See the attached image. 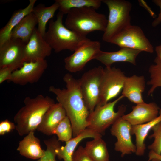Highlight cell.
I'll use <instances>...</instances> for the list:
<instances>
[{
  "label": "cell",
  "mask_w": 161,
  "mask_h": 161,
  "mask_svg": "<svg viewBox=\"0 0 161 161\" xmlns=\"http://www.w3.org/2000/svg\"><path fill=\"white\" fill-rule=\"evenodd\" d=\"M73 129L70 121L66 116L59 124L53 132L59 141L66 142L72 138Z\"/></svg>",
  "instance_id": "28"
},
{
  "label": "cell",
  "mask_w": 161,
  "mask_h": 161,
  "mask_svg": "<svg viewBox=\"0 0 161 161\" xmlns=\"http://www.w3.org/2000/svg\"><path fill=\"white\" fill-rule=\"evenodd\" d=\"M153 133L149 136V138L154 139L153 143L148 146L150 152L157 155L161 154V121L152 129Z\"/></svg>",
  "instance_id": "30"
},
{
  "label": "cell",
  "mask_w": 161,
  "mask_h": 161,
  "mask_svg": "<svg viewBox=\"0 0 161 161\" xmlns=\"http://www.w3.org/2000/svg\"><path fill=\"white\" fill-rule=\"evenodd\" d=\"M141 51L128 48H122L116 51L106 52L100 50L95 59L98 60L106 66L110 67L114 63L123 62L136 64V60Z\"/></svg>",
  "instance_id": "16"
},
{
  "label": "cell",
  "mask_w": 161,
  "mask_h": 161,
  "mask_svg": "<svg viewBox=\"0 0 161 161\" xmlns=\"http://www.w3.org/2000/svg\"><path fill=\"white\" fill-rule=\"evenodd\" d=\"M103 69L95 67L85 72L79 79L81 92L90 113L100 101L101 84Z\"/></svg>",
  "instance_id": "7"
},
{
  "label": "cell",
  "mask_w": 161,
  "mask_h": 161,
  "mask_svg": "<svg viewBox=\"0 0 161 161\" xmlns=\"http://www.w3.org/2000/svg\"><path fill=\"white\" fill-rule=\"evenodd\" d=\"M159 115L153 120L141 124L131 125V135H134L136 137L135 154L141 156L144 155L146 149L145 140L149 132L158 123L161 121V109L159 112Z\"/></svg>",
  "instance_id": "21"
},
{
  "label": "cell",
  "mask_w": 161,
  "mask_h": 161,
  "mask_svg": "<svg viewBox=\"0 0 161 161\" xmlns=\"http://www.w3.org/2000/svg\"><path fill=\"white\" fill-rule=\"evenodd\" d=\"M66 88L61 89L53 86L49 91L54 94L58 103L64 109L72 128L73 136H77L87 128V121L90 112L86 106L80 88L79 79L69 73L63 78Z\"/></svg>",
  "instance_id": "1"
},
{
  "label": "cell",
  "mask_w": 161,
  "mask_h": 161,
  "mask_svg": "<svg viewBox=\"0 0 161 161\" xmlns=\"http://www.w3.org/2000/svg\"><path fill=\"white\" fill-rule=\"evenodd\" d=\"M59 7L58 4L55 1L49 7H46L44 4H40L34 7L32 12L38 21V29L43 37L46 32L47 24L53 17Z\"/></svg>",
  "instance_id": "25"
},
{
  "label": "cell",
  "mask_w": 161,
  "mask_h": 161,
  "mask_svg": "<svg viewBox=\"0 0 161 161\" xmlns=\"http://www.w3.org/2000/svg\"><path fill=\"white\" fill-rule=\"evenodd\" d=\"M91 7L71 9L67 14L65 26L82 36L95 31L104 32L107 24L106 15Z\"/></svg>",
  "instance_id": "4"
},
{
  "label": "cell",
  "mask_w": 161,
  "mask_h": 161,
  "mask_svg": "<svg viewBox=\"0 0 161 161\" xmlns=\"http://www.w3.org/2000/svg\"><path fill=\"white\" fill-rule=\"evenodd\" d=\"M52 50L38 28L36 27L29 42L26 45L25 61H35L39 60L45 59L46 57L51 55Z\"/></svg>",
  "instance_id": "14"
},
{
  "label": "cell",
  "mask_w": 161,
  "mask_h": 161,
  "mask_svg": "<svg viewBox=\"0 0 161 161\" xmlns=\"http://www.w3.org/2000/svg\"><path fill=\"white\" fill-rule=\"evenodd\" d=\"M123 97L121 95L112 102L97 106L88 117L87 128L98 134H104L107 128L125 114L126 108L123 105L118 107L117 112L114 110L116 104Z\"/></svg>",
  "instance_id": "6"
},
{
  "label": "cell",
  "mask_w": 161,
  "mask_h": 161,
  "mask_svg": "<svg viewBox=\"0 0 161 161\" xmlns=\"http://www.w3.org/2000/svg\"><path fill=\"white\" fill-rule=\"evenodd\" d=\"M155 50L157 55V57L161 62V44L155 47Z\"/></svg>",
  "instance_id": "36"
},
{
  "label": "cell",
  "mask_w": 161,
  "mask_h": 161,
  "mask_svg": "<svg viewBox=\"0 0 161 161\" xmlns=\"http://www.w3.org/2000/svg\"><path fill=\"white\" fill-rule=\"evenodd\" d=\"M17 150L20 154L26 157L38 159L45 154V150L42 149L40 140L31 131L19 141Z\"/></svg>",
  "instance_id": "19"
},
{
  "label": "cell",
  "mask_w": 161,
  "mask_h": 161,
  "mask_svg": "<svg viewBox=\"0 0 161 161\" xmlns=\"http://www.w3.org/2000/svg\"><path fill=\"white\" fill-rule=\"evenodd\" d=\"M126 77L119 68L110 67L103 69L101 84L100 101L97 106L103 105L117 96L122 90Z\"/></svg>",
  "instance_id": "9"
},
{
  "label": "cell",
  "mask_w": 161,
  "mask_h": 161,
  "mask_svg": "<svg viewBox=\"0 0 161 161\" xmlns=\"http://www.w3.org/2000/svg\"><path fill=\"white\" fill-rule=\"evenodd\" d=\"M59 6V12L64 14H67L72 9L83 7H91L96 10L101 5L100 0H56Z\"/></svg>",
  "instance_id": "26"
},
{
  "label": "cell",
  "mask_w": 161,
  "mask_h": 161,
  "mask_svg": "<svg viewBox=\"0 0 161 161\" xmlns=\"http://www.w3.org/2000/svg\"><path fill=\"white\" fill-rule=\"evenodd\" d=\"M154 64L151 65L148 72L150 80L147 83L151 88L148 92V96L152 95L156 88L161 87V62L156 57L154 60Z\"/></svg>",
  "instance_id": "27"
},
{
  "label": "cell",
  "mask_w": 161,
  "mask_h": 161,
  "mask_svg": "<svg viewBox=\"0 0 161 161\" xmlns=\"http://www.w3.org/2000/svg\"><path fill=\"white\" fill-rule=\"evenodd\" d=\"M24 106L14 117L15 129L21 136L35 131L48 110L55 103L48 96L39 94L34 98L26 97Z\"/></svg>",
  "instance_id": "2"
},
{
  "label": "cell",
  "mask_w": 161,
  "mask_h": 161,
  "mask_svg": "<svg viewBox=\"0 0 161 161\" xmlns=\"http://www.w3.org/2000/svg\"><path fill=\"white\" fill-rule=\"evenodd\" d=\"M102 136L91 130L86 128L83 132L75 137L66 142L64 146H61L56 150V156L64 161H72L73 154L78 144L82 140L88 138H95Z\"/></svg>",
  "instance_id": "20"
},
{
  "label": "cell",
  "mask_w": 161,
  "mask_h": 161,
  "mask_svg": "<svg viewBox=\"0 0 161 161\" xmlns=\"http://www.w3.org/2000/svg\"><path fill=\"white\" fill-rule=\"evenodd\" d=\"M106 4L109 14L106 29L102 39L109 43L115 35L131 25L130 13L131 4L125 0H102Z\"/></svg>",
  "instance_id": "5"
},
{
  "label": "cell",
  "mask_w": 161,
  "mask_h": 161,
  "mask_svg": "<svg viewBox=\"0 0 161 161\" xmlns=\"http://www.w3.org/2000/svg\"><path fill=\"white\" fill-rule=\"evenodd\" d=\"M72 161H93L86 153L84 148L79 146L74 152Z\"/></svg>",
  "instance_id": "31"
},
{
  "label": "cell",
  "mask_w": 161,
  "mask_h": 161,
  "mask_svg": "<svg viewBox=\"0 0 161 161\" xmlns=\"http://www.w3.org/2000/svg\"><path fill=\"white\" fill-rule=\"evenodd\" d=\"M131 125L122 117L112 125L110 129L111 134L117 139L114 149L121 153L122 157L136 151V145L131 140Z\"/></svg>",
  "instance_id": "13"
},
{
  "label": "cell",
  "mask_w": 161,
  "mask_h": 161,
  "mask_svg": "<svg viewBox=\"0 0 161 161\" xmlns=\"http://www.w3.org/2000/svg\"><path fill=\"white\" fill-rule=\"evenodd\" d=\"M100 47L99 41L90 40L86 42L64 59L65 69L72 73L80 71L88 62L95 59L101 50Z\"/></svg>",
  "instance_id": "11"
},
{
  "label": "cell",
  "mask_w": 161,
  "mask_h": 161,
  "mask_svg": "<svg viewBox=\"0 0 161 161\" xmlns=\"http://www.w3.org/2000/svg\"><path fill=\"white\" fill-rule=\"evenodd\" d=\"M36 0H30L28 5L24 9L16 11L5 25L0 30V47L10 38L13 29L26 15L32 12Z\"/></svg>",
  "instance_id": "23"
},
{
  "label": "cell",
  "mask_w": 161,
  "mask_h": 161,
  "mask_svg": "<svg viewBox=\"0 0 161 161\" xmlns=\"http://www.w3.org/2000/svg\"><path fill=\"white\" fill-rule=\"evenodd\" d=\"M15 128L16 125L8 120L1 121L0 122V135H4L10 132Z\"/></svg>",
  "instance_id": "32"
},
{
  "label": "cell",
  "mask_w": 161,
  "mask_h": 161,
  "mask_svg": "<svg viewBox=\"0 0 161 161\" xmlns=\"http://www.w3.org/2000/svg\"><path fill=\"white\" fill-rule=\"evenodd\" d=\"M13 71L8 67L0 68V84L6 80L8 81L11 77Z\"/></svg>",
  "instance_id": "33"
},
{
  "label": "cell",
  "mask_w": 161,
  "mask_h": 161,
  "mask_svg": "<svg viewBox=\"0 0 161 161\" xmlns=\"http://www.w3.org/2000/svg\"><path fill=\"white\" fill-rule=\"evenodd\" d=\"M64 14L59 11L55 20L49 21L48 29L44 36L56 53L65 50L74 52L90 40L67 28L63 23Z\"/></svg>",
  "instance_id": "3"
},
{
  "label": "cell",
  "mask_w": 161,
  "mask_h": 161,
  "mask_svg": "<svg viewBox=\"0 0 161 161\" xmlns=\"http://www.w3.org/2000/svg\"><path fill=\"white\" fill-rule=\"evenodd\" d=\"M125 48L153 53L154 47L141 28L130 25L114 37L109 42Z\"/></svg>",
  "instance_id": "8"
},
{
  "label": "cell",
  "mask_w": 161,
  "mask_h": 161,
  "mask_svg": "<svg viewBox=\"0 0 161 161\" xmlns=\"http://www.w3.org/2000/svg\"><path fill=\"white\" fill-rule=\"evenodd\" d=\"M149 160L148 161H161V154L157 155L152 152H150L149 154Z\"/></svg>",
  "instance_id": "35"
},
{
  "label": "cell",
  "mask_w": 161,
  "mask_h": 161,
  "mask_svg": "<svg viewBox=\"0 0 161 161\" xmlns=\"http://www.w3.org/2000/svg\"><path fill=\"white\" fill-rule=\"evenodd\" d=\"M26 44L19 39L10 38L0 47V68L8 67L13 71L25 62Z\"/></svg>",
  "instance_id": "10"
},
{
  "label": "cell",
  "mask_w": 161,
  "mask_h": 161,
  "mask_svg": "<svg viewBox=\"0 0 161 161\" xmlns=\"http://www.w3.org/2000/svg\"><path fill=\"white\" fill-rule=\"evenodd\" d=\"M37 24L38 21L35 15L32 12L30 13L13 29L10 38L21 39L27 44Z\"/></svg>",
  "instance_id": "22"
},
{
  "label": "cell",
  "mask_w": 161,
  "mask_h": 161,
  "mask_svg": "<svg viewBox=\"0 0 161 161\" xmlns=\"http://www.w3.org/2000/svg\"><path fill=\"white\" fill-rule=\"evenodd\" d=\"M102 137L88 141L84 148L86 153L93 161H109L106 144Z\"/></svg>",
  "instance_id": "24"
},
{
  "label": "cell",
  "mask_w": 161,
  "mask_h": 161,
  "mask_svg": "<svg viewBox=\"0 0 161 161\" xmlns=\"http://www.w3.org/2000/svg\"><path fill=\"white\" fill-rule=\"evenodd\" d=\"M66 116L62 106L58 103H55L46 112L36 130L46 135L53 134L57 126Z\"/></svg>",
  "instance_id": "17"
},
{
  "label": "cell",
  "mask_w": 161,
  "mask_h": 161,
  "mask_svg": "<svg viewBox=\"0 0 161 161\" xmlns=\"http://www.w3.org/2000/svg\"><path fill=\"white\" fill-rule=\"evenodd\" d=\"M47 66L45 59L25 62L20 68L13 72L11 78L8 82L21 86L36 83Z\"/></svg>",
  "instance_id": "12"
},
{
  "label": "cell",
  "mask_w": 161,
  "mask_h": 161,
  "mask_svg": "<svg viewBox=\"0 0 161 161\" xmlns=\"http://www.w3.org/2000/svg\"><path fill=\"white\" fill-rule=\"evenodd\" d=\"M152 2L160 8V12L157 17L152 23V25L155 27L161 23V0H153Z\"/></svg>",
  "instance_id": "34"
},
{
  "label": "cell",
  "mask_w": 161,
  "mask_h": 161,
  "mask_svg": "<svg viewBox=\"0 0 161 161\" xmlns=\"http://www.w3.org/2000/svg\"><path fill=\"white\" fill-rule=\"evenodd\" d=\"M160 108L154 102H145L137 104L132 107V111L122 118L131 125L141 124L150 121L158 116Z\"/></svg>",
  "instance_id": "15"
},
{
  "label": "cell",
  "mask_w": 161,
  "mask_h": 161,
  "mask_svg": "<svg viewBox=\"0 0 161 161\" xmlns=\"http://www.w3.org/2000/svg\"><path fill=\"white\" fill-rule=\"evenodd\" d=\"M145 80L143 75H134L126 77L122 89V95L136 104L144 102L142 94L145 87Z\"/></svg>",
  "instance_id": "18"
},
{
  "label": "cell",
  "mask_w": 161,
  "mask_h": 161,
  "mask_svg": "<svg viewBox=\"0 0 161 161\" xmlns=\"http://www.w3.org/2000/svg\"><path fill=\"white\" fill-rule=\"evenodd\" d=\"M46 146L44 155L36 161H56V150L61 146L60 141L55 137L44 140Z\"/></svg>",
  "instance_id": "29"
}]
</instances>
